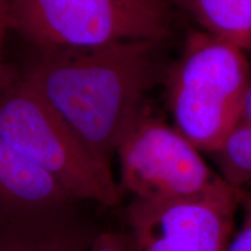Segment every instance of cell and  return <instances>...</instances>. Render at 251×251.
Returning <instances> with one entry per match:
<instances>
[{"label": "cell", "instance_id": "obj_1", "mask_svg": "<svg viewBox=\"0 0 251 251\" xmlns=\"http://www.w3.org/2000/svg\"><path fill=\"white\" fill-rule=\"evenodd\" d=\"M161 41L41 50L21 78L105 162L143 109L161 75Z\"/></svg>", "mask_w": 251, "mask_h": 251}, {"label": "cell", "instance_id": "obj_2", "mask_svg": "<svg viewBox=\"0 0 251 251\" xmlns=\"http://www.w3.org/2000/svg\"><path fill=\"white\" fill-rule=\"evenodd\" d=\"M250 75L244 50L203 30L188 35L165 77L174 127L199 151L215 152L240 120Z\"/></svg>", "mask_w": 251, "mask_h": 251}, {"label": "cell", "instance_id": "obj_3", "mask_svg": "<svg viewBox=\"0 0 251 251\" xmlns=\"http://www.w3.org/2000/svg\"><path fill=\"white\" fill-rule=\"evenodd\" d=\"M0 136L55 178L76 200L120 202L109 163L97 156L21 77L0 87Z\"/></svg>", "mask_w": 251, "mask_h": 251}, {"label": "cell", "instance_id": "obj_4", "mask_svg": "<svg viewBox=\"0 0 251 251\" xmlns=\"http://www.w3.org/2000/svg\"><path fill=\"white\" fill-rule=\"evenodd\" d=\"M9 29L40 50L87 49L170 33L166 0H7Z\"/></svg>", "mask_w": 251, "mask_h": 251}, {"label": "cell", "instance_id": "obj_5", "mask_svg": "<svg viewBox=\"0 0 251 251\" xmlns=\"http://www.w3.org/2000/svg\"><path fill=\"white\" fill-rule=\"evenodd\" d=\"M121 192L166 201L212 192L227 183L175 127L143 109L118 144Z\"/></svg>", "mask_w": 251, "mask_h": 251}, {"label": "cell", "instance_id": "obj_6", "mask_svg": "<svg viewBox=\"0 0 251 251\" xmlns=\"http://www.w3.org/2000/svg\"><path fill=\"white\" fill-rule=\"evenodd\" d=\"M242 194L226 184L184 199H134L127 216L136 251H227Z\"/></svg>", "mask_w": 251, "mask_h": 251}, {"label": "cell", "instance_id": "obj_7", "mask_svg": "<svg viewBox=\"0 0 251 251\" xmlns=\"http://www.w3.org/2000/svg\"><path fill=\"white\" fill-rule=\"evenodd\" d=\"M75 198L0 136V219L64 215Z\"/></svg>", "mask_w": 251, "mask_h": 251}, {"label": "cell", "instance_id": "obj_8", "mask_svg": "<svg viewBox=\"0 0 251 251\" xmlns=\"http://www.w3.org/2000/svg\"><path fill=\"white\" fill-rule=\"evenodd\" d=\"M64 215L0 219V251H84L85 237Z\"/></svg>", "mask_w": 251, "mask_h": 251}, {"label": "cell", "instance_id": "obj_9", "mask_svg": "<svg viewBox=\"0 0 251 251\" xmlns=\"http://www.w3.org/2000/svg\"><path fill=\"white\" fill-rule=\"evenodd\" d=\"M203 31L251 51V0H174Z\"/></svg>", "mask_w": 251, "mask_h": 251}, {"label": "cell", "instance_id": "obj_10", "mask_svg": "<svg viewBox=\"0 0 251 251\" xmlns=\"http://www.w3.org/2000/svg\"><path fill=\"white\" fill-rule=\"evenodd\" d=\"M213 155L222 179L237 190H246L251 183V126L238 120Z\"/></svg>", "mask_w": 251, "mask_h": 251}, {"label": "cell", "instance_id": "obj_11", "mask_svg": "<svg viewBox=\"0 0 251 251\" xmlns=\"http://www.w3.org/2000/svg\"><path fill=\"white\" fill-rule=\"evenodd\" d=\"M241 205L244 211L243 225L230 241L227 251H251V192L249 191L243 190Z\"/></svg>", "mask_w": 251, "mask_h": 251}, {"label": "cell", "instance_id": "obj_12", "mask_svg": "<svg viewBox=\"0 0 251 251\" xmlns=\"http://www.w3.org/2000/svg\"><path fill=\"white\" fill-rule=\"evenodd\" d=\"M90 251H136L131 235L106 233L94 241Z\"/></svg>", "mask_w": 251, "mask_h": 251}, {"label": "cell", "instance_id": "obj_13", "mask_svg": "<svg viewBox=\"0 0 251 251\" xmlns=\"http://www.w3.org/2000/svg\"><path fill=\"white\" fill-rule=\"evenodd\" d=\"M7 30H9L7 0H0V80L4 81H9L14 78L12 71L8 70L2 61V49Z\"/></svg>", "mask_w": 251, "mask_h": 251}, {"label": "cell", "instance_id": "obj_14", "mask_svg": "<svg viewBox=\"0 0 251 251\" xmlns=\"http://www.w3.org/2000/svg\"><path fill=\"white\" fill-rule=\"evenodd\" d=\"M240 120H242L251 126V75L249 83H248L246 93L242 102V108H241Z\"/></svg>", "mask_w": 251, "mask_h": 251}, {"label": "cell", "instance_id": "obj_15", "mask_svg": "<svg viewBox=\"0 0 251 251\" xmlns=\"http://www.w3.org/2000/svg\"><path fill=\"white\" fill-rule=\"evenodd\" d=\"M14 79V78H13ZM12 79V80H13ZM12 80H9V81H12ZM9 81H4V80H0V87H2V86H5V85H7V84L9 83Z\"/></svg>", "mask_w": 251, "mask_h": 251}]
</instances>
